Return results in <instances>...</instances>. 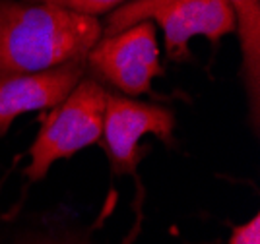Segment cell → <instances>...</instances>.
<instances>
[{"label":"cell","mask_w":260,"mask_h":244,"mask_svg":"<svg viewBox=\"0 0 260 244\" xmlns=\"http://www.w3.org/2000/svg\"><path fill=\"white\" fill-rule=\"evenodd\" d=\"M107 91L93 78H82L68 95L53 107L29 149V181H41L53 163L101 140Z\"/></svg>","instance_id":"obj_3"},{"label":"cell","mask_w":260,"mask_h":244,"mask_svg":"<svg viewBox=\"0 0 260 244\" xmlns=\"http://www.w3.org/2000/svg\"><path fill=\"white\" fill-rule=\"evenodd\" d=\"M175 115L171 109L152 103H142L128 97L107 93L103 144L117 175L134 172L140 163L138 142L146 134H153L163 144L173 142Z\"/></svg>","instance_id":"obj_5"},{"label":"cell","mask_w":260,"mask_h":244,"mask_svg":"<svg viewBox=\"0 0 260 244\" xmlns=\"http://www.w3.org/2000/svg\"><path fill=\"white\" fill-rule=\"evenodd\" d=\"M237 21L241 53H243V74L247 93L252 101V115H258L260 91V0H228Z\"/></svg>","instance_id":"obj_7"},{"label":"cell","mask_w":260,"mask_h":244,"mask_svg":"<svg viewBox=\"0 0 260 244\" xmlns=\"http://www.w3.org/2000/svg\"><path fill=\"white\" fill-rule=\"evenodd\" d=\"M99 37L95 16L47 2L0 0V80L86 58Z\"/></svg>","instance_id":"obj_1"},{"label":"cell","mask_w":260,"mask_h":244,"mask_svg":"<svg viewBox=\"0 0 260 244\" xmlns=\"http://www.w3.org/2000/svg\"><path fill=\"white\" fill-rule=\"evenodd\" d=\"M138 21L157 23L171 58H184L194 37H206L217 45L235 33L237 21L228 0H128L109 12L101 37L119 33Z\"/></svg>","instance_id":"obj_2"},{"label":"cell","mask_w":260,"mask_h":244,"mask_svg":"<svg viewBox=\"0 0 260 244\" xmlns=\"http://www.w3.org/2000/svg\"><path fill=\"white\" fill-rule=\"evenodd\" d=\"M84 74L86 58H78L49 70L0 80V136L8 132L14 118L56 107Z\"/></svg>","instance_id":"obj_6"},{"label":"cell","mask_w":260,"mask_h":244,"mask_svg":"<svg viewBox=\"0 0 260 244\" xmlns=\"http://www.w3.org/2000/svg\"><path fill=\"white\" fill-rule=\"evenodd\" d=\"M86 66L126 95L148 93L153 78L161 72L155 25L138 21L119 33L99 37L86 54Z\"/></svg>","instance_id":"obj_4"},{"label":"cell","mask_w":260,"mask_h":244,"mask_svg":"<svg viewBox=\"0 0 260 244\" xmlns=\"http://www.w3.org/2000/svg\"><path fill=\"white\" fill-rule=\"evenodd\" d=\"M39 2H47V4L56 6V8H62V10L98 18L99 14H109L128 0H39Z\"/></svg>","instance_id":"obj_8"},{"label":"cell","mask_w":260,"mask_h":244,"mask_svg":"<svg viewBox=\"0 0 260 244\" xmlns=\"http://www.w3.org/2000/svg\"><path fill=\"white\" fill-rule=\"evenodd\" d=\"M229 244H260V217L254 215L250 221L231 231Z\"/></svg>","instance_id":"obj_9"}]
</instances>
